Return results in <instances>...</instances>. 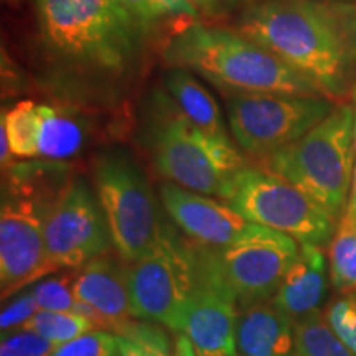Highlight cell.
I'll return each mask as SVG.
<instances>
[{
  "label": "cell",
  "instance_id": "6da1fadb",
  "mask_svg": "<svg viewBox=\"0 0 356 356\" xmlns=\"http://www.w3.org/2000/svg\"><path fill=\"white\" fill-rule=\"evenodd\" d=\"M238 32L275 53L322 89L343 97L356 86V7L335 0H262Z\"/></svg>",
  "mask_w": 356,
  "mask_h": 356
},
{
  "label": "cell",
  "instance_id": "7a4b0ae2",
  "mask_svg": "<svg viewBox=\"0 0 356 356\" xmlns=\"http://www.w3.org/2000/svg\"><path fill=\"white\" fill-rule=\"evenodd\" d=\"M163 56L172 66L188 70L231 95L325 96L314 81L238 30L191 24L168 40Z\"/></svg>",
  "mask_w": 356,
  "mask_h": 356
},
{
  "label": "cell",
  "instance_id": "3957f363",
  "mask_svg": "<svg viewBox=\"0 0 356 356\" xmlns=\"http://www.w3.org/2000/svg\"><path fill=\"white\" fill-rule=\"evenodd\" d=\"M47 47L63 60L121 73L139 53L142 26L119 0H33Z\"/></svg>",
  "mask_w": 356,
  "mask_h": 356
},
{
  "label": "cell",
  "instance_id": "277c9868",
  "mask_svg": "<svg viewBox=\"0 0 356 356\" xmlns=\"http://www.w3.org/2000/svg\"><path fill=\"white\" fill-rule=\"evenodd\" d=\"M149 126L154 165L170 184L210 197L228 200L234 178L246 167L231 139H218L191 124L172 97L160 96Z\"/></svg>",
  "mask_w": 356,
  "mask_h": 356
},
{
  "label": "cell",
  "instance_id": "5b68a950",
  "mask_svg": "<svg viewBox=\"0 0 356 356\" xmlns=\"http://www.w3.org/2000/svg\"><path fill=\"white\" fill-rule=\"evenodd\" d=\"M355 165L351 106H338L299 140L262 159V167L304 190L335 220L348 203Z\"/></svg>",
  "mask_w": 356,
  "mask_h": 356
},
{
  "label": "cell",
  "instance_id": "8992f818",
  "mask_svg": "<svg viewBox=\"0 0 356 356\" xmlns=\"http://www.w3.org/2000/svg\"><path fill=\"white\" fill-rule=\"evenodd\" d=\"M200 269L229 292L241 307L273 300L300 243L280 231L251 225L241 238L222 248L190 243Z\"/></svg>",
  "mask_w": 356,
  "mask_h": 356
},
{
  "label": "cell",
  "instance_id": "52a82bcc",
  "mask_svg": "<svg viewBox=\"0 0 356 356\" xmlns=\"http://www.w3.org/2000/svg\"><path fill=\"white\" fill-rule=\"evenodd\" d=\"M92 177L115 252L124 262L140 259L168 228L144 172L114 150L95 160Z\"/></svg>",
  "mask_w": 356,
  "mask_h": 356
},
{
  "label": "cell",
  "instance_id": "ba28073f",
  "mask_svg": "<svg viewBox=\"0 0 356 356\" xmlns=\"http://www.w3.org/2000/svg\"><path fill=\"white\" fill-rule=\"evenodd\" d=\"M226 202L249 222L280 231L300 244L325 246L337 229L335 218L314 198L266 167H244Z\"/></svg>",
  "mask_w": 356,
  "mask_h": 356
},
{
  "label": "cell",
  "instance_id": "9c48e42d",
  "mask_svg": "<svg viewBox=\"0 0 356 356\" xmlns=\"http://www.w3.org/2000/svg\"><path fill=\"white\" fill-rule=\"evenodd\" d=\"M132 317L184 333L185 314L197 286V262L190 243L168 228L159 243L134 262H126Z\"/></svg>",
  "mask_w": 356,
  "mask_h": 356
},
{
  "label": "cell",
  "instance_id": "30bf717a",
  "mask_svg": "<svg viewBox=\"0 0 356 356\" xmlns=\"http://www.w3.org/2000/svg\"><path fill=\"white\" fill-rule=\"evenodd\" d=\"M333 109L325 96L239 92L226 97L234 140L244 152L261 159L299 140Z\"/></svg>",
  "mask_w": 356,
  "mask_h": 356
},
{
  "label": "cell",
  "instance_id": "8fae6325",
  "mask_svg": "<svg viewBox=\"0 0 356 356\" xmlns=\"http://www.w3.org/2000/svg\"><path fill=\"white\" fill-rule=\"evenodd\" d=\"M43 233L58 270L79 269L113 246L99 198L81 178H74L48 211Z\"/></svg>",
  "mask_w": 356,
  "mask_h": 356
},
{
  "label": "cell",
  "instance_id": "7c38bea8",
  "mask_svg": "<svg viewBox=\"0 0 356 356\" xmlns=\"http://www.w3.org/2000/svg\"><path fill=\"white\" fill-rule=\"evenodd\" d=\"M48 208L2 190L0 211V289L2 300L56 273L44 244Z\"/></svg>",
  "mask_w": 356,
  "mask_h": 356
},
{
  "label": "cell",
  "instance_id": "4fadbf2b",
  "mask_svg": "<svg viewBox=\"0 0 356 356\" xmlns=\"http://www.w3.org/2000/svg\"><path fill=\"white\" fill-rule=\"evenodd\" d=\"M238 305L197 264V286L186 307L184 333L198 356H239Z\"/></svg>",
  "mask_w": 356,
  "mask_h": 356
},
{
  "label": "cell",
  "instance_id": "5bb4252c",
  "mask_svg": "<svg viewBox=\"0 0 356 356\" xmlns=\"http://www.w3.org/2000/svg\"><path fill=\"white\" fill-rule=\"evenodd\" d=\"M160 203L178 228L204 246H228L251 225L229 204L175 184L160 185Z\"/></svg>",
  "mask_w": 356,
  "mask_h": 356
},
{
  "label": "cell",
  "instance_id": "9a60e30c",
  "mask_svg": "<svg viewBox=\"0 0 356 356\" xmlns=\"http://www.w3.org/2000/svg\"><path fill=\"white\" fill-rule=\"evenodd\" d=\"M74 296L104 315L113 333L132 318L126 262L111 252L79 267L74 275Z\"/></svg>",
  "mask_w": 356,
  "mask_h": 356
},
{
  "label": "cell",
  "instance_id": "2e32d148",
  "mask_svg": "<svg viewBox=\"0 0 356 356\" xmlns=\"http://www.w3.org/2000/svg\"><path fill=\"white\" fill-rule=\"evenodd\" d=\"M327 264L322 246L300 244L299 256L275 292L274 305L296 323L322 314L320 307L328 289Z\"/></svg>",
  "mask_w": 356,
  "mask_h": 356
},
{
  "label": "cell",
  "instance_id": "e0dca14e",
  "mask_svg": "<svg viewBox=\"0 0 356 356\" xmlns=\"http://www.w3.org/2000/svg\"><path fill=\"white\" fill-rule=\"evenodd\" d=\"M296 322L273 300L243 307L238 320V351L241 356H293Z\"/></svg>",
  "mask_w": 356,
  "mask_h": 356
},
{
  "label": "cell",
  "instance_id": "ac0fdd59",
  "mask_svg": "<svg viewBox=\"0 0 356 356\" xmlns=\"http://www.w3.org/2000/svg\"><path fill=\"white\" fill-rule=\"evenodd\" d=\"M167 95L191 124L200 131L218 139H229L226 124L215 97L204 89L202 83L188 70L172 66L163 76Z\"/></svg>",
  "mask_w": 356,
  "mask_h": 356
},
{
  "label": "cell",
  "instance_id": "d6986e66",
  "mask_svg": "<svg viewBox=\"0 0 356 356\" xmlns=\"http://www.w3.org/2000/svg\"><path fill=\"white\" fill-rule=\"evenodd\" d=\"M84 136L83 124L73 114L40 104L38 157L55 162L74 157L83 149Z\"/></svg>",
  "mask_w": 356,
  "mask_h": 356
},
{
  "label": "cell",
  "instance_id": "ffe728a7",
  "mask_svg": "<svg viewBox=\"0 0 356 356\" xmlns=\"http://www.w3.org/2000/svg\"><path fill=\"white\" fill-rule=\"evenodd\" d=\"M332 286L338 292L356 291V220L341 215L328 249Z\"/></svg>",
  "mask_w": 356,
  "mask_h": 356
},
{
  "label": "cell",
  "instance_id": "44dd1931",
  "mask_svg": "<svg viewBox=\"0 0 356 356\" xmlns=\"http://www.w3.org/2000/svg\"><path fill=\"white\" fill-rule=\"evenodd\" d=\"M0 126L6 129L12 154L20 159L38 157L40 104L20 101L7 113H2Z\"/></svg>",
  "mask_w": 356,
  "mask_h": 356
},
{
  "label": "cell",
  "instance_id": "7402d4cb",
  "mask_svg": "<svg viewBox=\"0 0 356 356\" xmlns=\"http://www.w3.org/2000/svg\"><path fill=\"white\" fill-rule=\"evenodd\" d=\"M293 356H356L322 314L296 323Z\"/></svg>",
  "mask_w": 356,
  "mask_h": 356
},
{
  "label": "cell",
  "instance_id": "603a6c76",
  "mask_svg": "<svg viewBox=\"0 0 356 356\" xmlns=\"http://www.w3.org/2000/svg\"><path fill=\"white\" fill-rule=\"evenodd\" d=\"M22 330L38 333L53 345H63L66 341L96 330V325L74 312L38 310L32 318L22 325Z\"/></svg>",
  "mask_w": 356,
  "mask_h": 356
},
{
  "label": "cell",
  "instance_id": "cb8c5ba5",
  "mask_svg": "<svg viewBox=\"0 0 356 356\" xmlns=\"http://www.w3.org/2000/svg\"><path fill=\"white\" fill-rule=\"evenodd\" d=\"M119 2L142 29L165 19L197 17L198 12L188 0H119Z\"/></svg>",
  "mask_w": 356,
  "mask_h": 356
},
{
  "label": "cell",
  "instance_id": "d4e9b609",
  "mask_svg": "<svg viewBox=\"0 0 356 356\" xmlns=\"http://www.w3.org/2000/svg\"><path fill=\"white\" fill-rule=\"evenodd\" d=\"M74 275L76 273H68L58 275V277L44 279L37 286H33L32 292L38 309L50 312H73L78 302L74 296Z\"/></svg>",
  "mask_w": 356,
  "mask_h": 356
},
{
  "label": "cell",
  "instance_id": "484cf974",
  "mask_svg": "<svg viewBox=\"0 0 356 356\" xmlns=\"http://www.w3.org/2000/svg\"><path fill=\"white\" fill-rule=\"evenodd\" d=\"M118 351V335L91 330L84 335L58 345L51 356H114Z\"/></svg>",
  "mask_w": 356,
  "mask_h": 356
},
{
  "label": "cell",
  "instance_id": "4316f807",
  "mask_svg": "<svg viewBox=\"0 0 356 356\" xmlns=\"http://www.w3.org/2000/svg\"><path fill=\"white\" fill-rule=\"evenodd\" d=\"M325 318L340 340L356 355V291L333 302L327 309Z\"/></svg>",
  "mask_w": 356,
  "mask_h": 356
},
{
  "label": "cell",
  "instance_id": "83f0119b",
  "mask_svg": "<svg viewBox=\"0 0 356 356\" xmlns=\"http://www.w3.org/2000/svg\"><path fill=\"white\" fill-rule=\"evenodd\" d=\"M56 345L40 337L38 333L15 328L2 333L0 356H51Z\"/></svg>",
  "mask_w": 356,
  "mask_h": 356
},
{
  "label": "cell",
  "instance_id": "f1b7e54d",
  "mask_svg": "<svg viewBox=\"0 0 356 356\" xmlns=\"http://www.w3.org/2000/svg\"><path fill=\"white\" fill-rule=\"evenodd\" d=\"M38 304L35 300L33 292H25L22 293L20 297H17L12 304L3 307L2 315H0V328H2V333H7L10 330H15V328H20L26 320H30L37 314Z\"/></svg>",
  "mask_w": 356,
  "mask_h": 356
},
{
  "label": "cell",
  "instance_id": "f546056e",
  "mask_svg": "<svg viewBox=\"0 0 356 356\" xmlns=\"http://www.w3.org/2000/svg\"><path fill=\"white\" fill-rule=\"evenodd\" d=\"M118 355L119 356H145V351L136 341L118 335Z\"/></svg>",
  "mask_w": 356,
  "mask_h": 356
},
{
  "label": "cell",
  "instance_id": "4dcf8cb0",
  "mask_svg": "<svg viewBox=\"0 0 356 356\" xmlns=\"http://www.w3.org/2000/svg\"><path fill=\"white\" fill-rule=\"evenodd\" d=\"M343 215L356 220V165H355V172H353V180H351L348 203H346V208H345Z\"/></svg>",
  "mask_w": 356,
  "mask_h": 356
},
{
  "label": "cell",
  "instance_id": "1f68e13d",
  "mask_svg": "<svg viewBox=\"0 0 356 356\" xmlns=\"http://www.w3.org/2000/svg\"><path fill=\"white\" fill-rule=\"evenodd\" d=\"M188 2L197 8V10L202 12H213L216 10L218 6H220V0H188Z\"/></svg>",
  "mask_w": 356,
  "mask_h": 356
},
{
  "label": "cell",
  "instance_id": "d6a6232c",
  "mask_svg": "<svg viewBox=\"0 0 356 356\" xmlns=\"http://www.w3.org/2000/svg\"><path fill=\"white\" fill-rule=\"evenodd\" d=\"M145 351V356H172V355H167L163 353V351H160L157 348H152V346H142Z\"/></svg>",
  "mask_w": 356,
  "mask_h": 356
},
{
  "label": "cell",
  "instance_id": "836d02e7",
  "mask_svg": "<svg viewBox=\"0 0 356 356\" xmlns=\"http://www.w3.org/2000/svg\"><path fill=\"white\" fill-rule=\"evenodd\" d=\"M355 149H356V111H355Z\"/></svg>",
  "mask_w": 356,
  "mask_h": 356
},
{
  "label": "cell",
  "instance_id": "e575fe53",
  "mask_svg": "<svg viewBox=\"0 0 356 356\" xmlns=\"http://www.w3.org/2000/svg\"><path fill=\"white\" fill-rule=\"evenodd\" d=\"M355 99H356V86H355Z\"/></svg>",
  "mask_w": 356,
  "mask_h": 356
},
{
  "label": "cell",
  "instance_id": "d590c367",
  "mask_svg": "<svg viewBox=\"0 0 356 356\" xmlns=\"http://www.w3.org/2000/svg\"><path fill=\"white\" fill-rule=\"evenodd\" d=\"M114 356H119V355H118V351H115V355H114Z\"/></svg>",
  "mask_w": 356,
  "mask_h": 356
},
{
  "label": "cell",
  "instance_id": "8d00e7d4",
  "mask_svg": "<svg viewBox=\"0 0 356 356\" xmlns=\"http://www.w3.org/2000/svg\"><path fill=\"white\" fill-rule=\"evenodd\" d=\"M335 2H341V0H335Z\"/></svg>",
  "mask_w": 356,
  "mask_h": 356
}]
</instances>
